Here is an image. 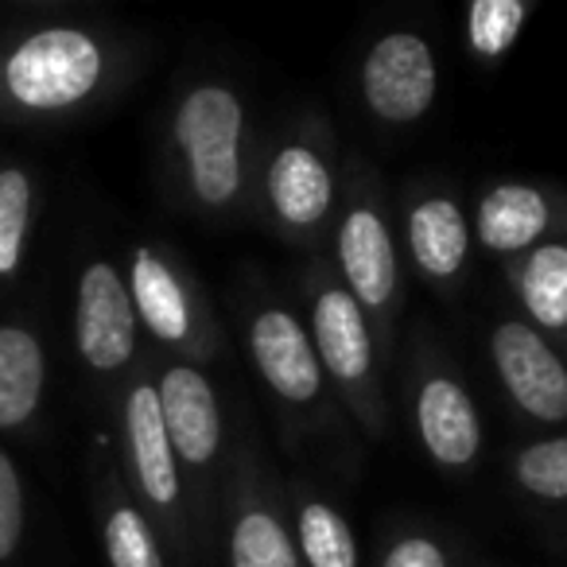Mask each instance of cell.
I'll list each match as a JSON object with an SVG mask.
<instances>
[{"label":"cell","instance_id":"cell-1","mask_svg":"<svg viewBox=\"0 0 567 567\" xmlns=\"http://www.w3.org/2000/svg\"><path fill=\"white\" fill-rule=\"evenodd\" d=\"M102 71V48L82 28L51 24L24 32L0 48V113H66L94 94Z\"/></svg>","mask_w":567,"mask_h":567},{"label":"cell","instance_id":"cell-2","mask_svg":"<svg viewBox=\"0 0 567 567\" xmlns=\"http://www.w3.org/2000/svg\"><path fill=\"white\" fill-rule=\"evenodd\" d=\"M175 141L187 152L195 195L210 206L229 203L241 183V164H237L241 105L237 97L221 86H203L187 94L175 117Z\"/></svg>","mask_w":567,"mask_h":567},{"label":"cell","instance_id":"cell-3","mask_svg":"<svg viewBox=\"0 0 567 567\" xmlns=\"http://www.w3.org/2000/svg\"><path fill=\"white\" fill-rule=\"evenodd\" d=\"M74 339L90 370L113 373L133 358L136 347V308L125 280L110 260L86 265L74 303Z\"/></svg>","mask_w":567,"mask_h":567},{"label":"cell","instance_id":"cell-4","mask_svg":"<svg viewBox=\"0 0 567 567\" xmlns=\"http://www.w3.org/2000/svg\"><path fill=\"white\" fill-rule=\"evenodd\" d=\"M365 97L385 121H416L435 97V59L409 32L385 35L365 59Z\"/></svg>","mask_w":567,"mask_h":567},{"label":"cell","instance_id":"cell-5","mask_svg":"<svg viewBox=\"0 0 567 567\" xmlns=\"http://www.w3.org/2000/svg\"><path fill=\"white\" fill-rule=\"evenodd\" d=\"M494 362L505 389L525 412L540 420L567 416V370L536 331L520 323H502L494 331Z\"/></svg>","mask_w":567,"mask_h":567},{"label":"cell","instance_id":"cell-6","mask_svg":"<svg viewBox=\"0 0 567 567\" xmlns=\"http://www.w3.org/2000/svg\"><path fill=\"white\" fill-rule=\"evenodd\" d=\"M156 393L175 455H183L195 466L210 463L221 440V424H218V404H214V393L203 373L187 370V365L167 370Z\"/></svg>","mask_w":567,"mask_h":567},{"label":"cell","instance_id":"cell-7","mask_svg":"<svg viewBox=\"0 0 567 567\" xmlns=\"http://www.w3.org/2000/svg\"><path fill=\"white\" fill-rule=\"evenodd\" d=\"M125 435L144 497H152L156 505H172L179 497V471H175V451L159 412V393L152 385H136L128 393Z\"/></svg>","mask_w":567,"mask_h":567},{"label":"cell","instance_id":"cell-8","mask_svg":"<svg viewBox=\"0 0 567 567\" xmlns=\"http://www.w3.org/2000/svg\"><path fill=\"white\" fill-rule=\"evenodd\" d=\"M48 358L32 327L0 319V432H20L40 412Z\"/></svg>","mask_w":567,"mask_h":567},{"label":"cell","instance_id":"cell-9","mask_svg":"<svg viewBox=\"0 0 567 567\" xmlns=\"http://www.w3.org/2000/svg\"><path fill=\"white\" fill-rule=\"evenodd\" d=\"M252 358L268 385L288 401H311L319 393V362L288 311H265L252 323Z\"/></svg>","mask_w":567,"mask_h":567},{"label":"cell","instance_id":"cell-10","mask_svg":"<svg viewBox=\"0 0 567 567\" xmlns=\"http://www.w3.org/2000/svg\"><path fill=\"white\" fill-rule=\"evenodd\" d=\"M420 432L424 443L440 463L447 466H466L478 455V416L474 404L455 381L435 378L420 393Z\"/></svg>","mask_w":567,"mask_h":567},{"label":"cell","instance_id":"cell-11","mask_svg":"<svg viewBox=\"0 0 567 567\" xmlns=\"http://www.w3.org/2000/svg\"><path fill=\"white\" fill-rule=\"evenodd\" d=\"M339 257H342V268H347V280L354 284V296L362 303L381 308V303L393 296V280H396L393 241H389L378 214L354 210L342 221Z\"/></svg>","mask_w":567,"mask_h":567},{"label":"cell","instance_id":"cell-12","mask_svg":"<svg viewBox=\"0 0 567 567\" xmlns=\"http://www.w3.org/2000/svg\"><path fill=\"white\" fill-rule=\"evenodd\" d=\"M128 296H133L136 316L148 323L152 334H159L164 342L187 339V331H190L187 296H183V288H179V280L172 276V268H167L152 249H136L133 252Z\"/></svg>","mask_w":567,"mask_h":567},{"label":"cell","instance_id":"cell-13","mask_svg":"<svg viewBox=\"0 0 567 567\" xmlns=\"http://www.w3.org/2000/svg\"><path fill=\"white\" fill-rule=\"evenodd\" d=\"M316 339L323 350V362L334 378L354 381L370 370V334H365L362 311L350 292H323L316 303Z\"/></svg>","mask_w":567,"mask_h":567},{"label":"cell","instance_id":"cell-14","mask_svg":"<svg viewBox=\"0 0 567 567\" xmlns=\"http://www.w3.org/2000/svg\"><path fill=\"white\" fill-rule=\"evenodd\" d=\"M268 195L280 218L308 226L331 206V175L308 148H284L268 172Z\"/></svg>","mask_w":567,"mask_h":567},{"label":"cell","instance_id":"cell-15","mask_svg":"<svg viewBox=\"0 0 567 567\" xmlns=\"http://www.w3.org/2000/svg\"><path fill=\"white\" fill-rule=\"evenodd\" d=\"M548 221V206L536 195L533 187H494L482 198L478 210V237L497 252H513L525 249L528 241H536Z\"/></svg>","mask_w":567,"mask_h":567},{"label":"cell","instance_id":"cell-16","mask_svg":"<svg viewBox=\"0 0 567 567\" xmlns=\"http://www.w3.org/2000/svg\"><path fill=\"white\" fill-rule=\"evenodd\" d=\"M412 257L424 272L455 276L466 257V218L447 198H427L412 210L409 221Z\"/></svg>","mask_w":567,"mask_h":567},{"label":"cell","instance_id":"cell-17","mask_svg":"<svg viewBox=\"0 0 567 567\" xmlns=\"http://www.w3.org/2000/svg\"><path fill=\"white\" fill-rule=\"evenodd\" d=\"M35 218V183L28 167L0 164V292L24 265L28 234Z\"/></svg>","mask_w":567,"mask_h":567},{"label":"cell","instance_id":"cell-18","mask_svg":"<svg viewBox=\"0 0 567 567\" xmlns=\"http://www.w3.org/2000/svg\"><path fill=\"white\" fill-rule=\"evenodd\" d=\"M520 296H525L528 311H533L544 327L567 323V249L564 245H544V249H536L533 257H528Z\"/></svg>","mask_w":567,"mask_h":567},{"label":"cell","instance_id":"cell-19","mask_svg":"<svg viewBox=\"0 0 567 567\" xmlns=\"http://www.w3.org/2000/svg\"><path fill=\"white\" fill-rule=\"evenodd\" d=\"M300 540L311 567H358V548L350 525L323 502L303 505L300 513Z\"/></svg>","mask_w":567,"mask_h":567},{"label":"cell","instance_id":"cell-20","mask_svg":"<svg viewBox=\"0 0 567 567\" xmlns=\"http://www.w3.org/2000/svg\"><path fill=\"white\" fill-rule=\"evenodd\" d=\"M234 567H300L292 540L268 513H245L234 533Z\"/></svg>","mask_w":567,"mask_h":567},{"label":"cell","instance_id":"cell-21","mask_svg":"<svg viewBox=\"0 0 567 567\" xmlns=\"http://www.w3.org/2000/svg\"><path fill=\"white\" fill-rule=\"evenodd\" d=\"M105 551L113 567H164L148 520L133 505H117L105 517Z\"/></svg>","mask_w":567,"mask_h":567},{"label":"cell","instance_id":"cell-22","mask_svg":"<svg viewBox=\"0 0 567 567\" xmlns=\"http://www.w3.org/2000/svg\"><path fill=\"white\" fill-rule=\"evenodd\" d=\"M525 4L520 0H474L471 9V43L486 59H497L520 32Z\"/></svg>","mask_w":567,"mask_h":567},{"label":"cell","instance_id":"cell-23","mask_svg":"<svg viewBox=\"0 0 567 567\" xmlns=\"http://www.w3.org/2000/svg\"><path fill=\"white\" fill-rule=\"evenodd\" d=\"M24 482H20V466L12 463V455L0 447V567L12 564L24 544Z\"/></svg>","mask_w":567,"mask_h":567},{"label":"cell","instance_id":"cell-24","mask_svg":"<svg viewBox=\"0 0 567 567\" xmlns=\"http://www.w3.org/2000/svg\"><path fill=\"white\" fill-rule=\"evenodd\" d=\"M517 478L540 497H567V440H548L517 458Z\"/></svg>","mask_w":567,"mask_h":567},{"label":"cell","instance_id":"cell-25","mask_svg":"<svg viewBox=\"0 0 567 567\" xmlns=\"http://www.w3.org/2000/svg\"><path fill=\"white\" fill-rule=\"evenodd\" d=\"M385 567H447V559H443V551L432 540L412 536V540H401L389 551Z\"/></svg>","mask_w":567,"mask_h":567}]
</instances>
